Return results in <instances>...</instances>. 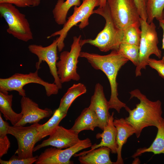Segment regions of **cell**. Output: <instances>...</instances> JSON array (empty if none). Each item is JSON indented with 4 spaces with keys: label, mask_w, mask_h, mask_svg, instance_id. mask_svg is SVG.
Returning a JSON list of instances; mask_svg holds the SVG:
<instances>
[{
    "label": "cell",
    "mask_w": 164,
    "mask_h": 164,
    "mask_svg": "<svg viewBox=\"0 0 164 164\" xmlns=\"http://www.w3.org/2000/svg\"><path fill=\"white\" fill-rule=\"evenodd\" d=\"M49 136L47 139L34 147V152L49 146L60 149H66L74 145L80 140L78 134L70 129H67L61 126H59Z\"/></svg>",
    "instance_id": "4fadbf2b"
},
{
    "label": "cell",
    "mask_w": 164,
    "mask_h": 164,
    "mask_svg": "<svg viewBox=\"0 0 164 164\" xmlns=\"http://www.w3.org/2000/svg\"><path fill=\"white\" fill-rule=\"evenodd\" d=\"M107 0H100V4L99 7L102 8L105 7L107 4Z\"/></svg>",
    "instance_id": "836d02e7"
},
{
    "label": "cell",
    "mask_w": 164,
    "mask_h": 164,
    "mask_svg": "<svg viewBox=\"0 0 164 164\" xmlns=\"http://www.w3.org/2000/svg\"><path fill=\"white\" fill-rule=\"evenodd\" d=\"M40 124H33L29 126H9L8 134L14 136L17 140L18 148L15 152L20 158L33 157V153L37 142V128Z\"/></svg>",
    "instance_id": "30bf717a"
},
{
    "label": "cell",
    "mask_w": 164,
    "mask_h": 164,
    "mask_svg": "<svg viewBox=\"0 0 164 164\" xmlns=\"http://www.w3.org/2000/svg\"><path fill=\"white\" fill-rule=\"evenodd\" d=\"M93 14L99 15L104 17L106 22L104 27L94 39H80V43L81 46L88 43L96 47L103 52L118 50L122 43L123 31L119 29L115 26L107 3L105 7H99L94 10Z\"/></svg>",
    "instance_id": "3957f363"
},
{
    "label": "cell",
    "mask_w": 164,
    "mask_h": 164,
    "mask_svg": "<svg viewBox=\"0 0 164 164\" xmlns=\"http://www.w3.org/2000/svg\"><path fill=\"white\" fill-rule=\"evenodd\" d=\"M162 19L164 20V10H163L162 12Z\"/></svg>",
    "instance_id": "e575fe53"
},
{
    "label": "cell",
    "mask_w": 164,
    "mask_h": 164,
    "mask_svg": "<svg viewBox=\"0 0 164 164\" xmlns=\"http://www.w3.org/2000/svg\"><path fill=\"white\" fill-rule=\"evenodd\" d=\"M159 21V26L162 28L163 31L162 49L164 50V20L161 19ZM161 60L164 63V53Z\"/></svg>",
    "instance_id": "d6a6232c"
},
{
    "label": "cell",
    "mask_w": 164,
    "mask_h": 164,
    "mask_svg": "<svg viewBox=\"0 0 164 164\" xmlns=\"http://www.w3.org/2000/svg\"><path fill=\"white\" fill-rule=\"evenodd\" d=\"M37 2L38 4H39L40 2V0H37Z\"/></svg>",
    "instance_id": "d590c367"
},
{
    "label": "cell",
    "mask_w": 164,
    "mask_h": 164,
    "mask_svg": "<svg viewBox=\"0 0 164 164\" xmlns=\"http://www.w3.org/2000/svg\"><path fill=\"white\" fill-rule=\"evenodd\" d=\"M114 114L113 112L110 115L107 125L104 128L103 132L96 135L97 139L101 138V142L99 144L95 143L92 145L90 150H93L101 146H106L111 149L112 153H117L118 148L116 143L117 129L113 122Z\"/></svg>",
    "instance_id": "2e32d148"
},
{
    "label": "cell",
    "mask_w": 164,
    "mask_h": 164,
    "mask_svg": "<svg viewBox=\"0 0 164 164\" xmlns=\"http://www.w3.org/2000/svg\"><path fill=\"white\" fill-rule=\"evenodd\" d=\"M38 70L28 74L15 73L7 78L0 79V88L8 91H16L22 96H26L23 89L25 85L31 83L39 84L43 86L45 90L47 96L57 94L60 89L54 83H49L44 81L38 75Z\"/></svg>",
    "instance_id": "52a82bcc"
},
{
    "label": "cell",
    "mask_w": 164,
    "mask_h": 164,
    "mask_svg": "<svg viewBox=\"0 0 164 164\" xmlns=\"http://www.w3.org/2000/svg\"><path fill=\"white\" fill-rule=\"evenodd\" d=\"M140 22L141 35L139 46V63L135 70L136 77L141 76L142 69H146L151 55L154 54L159 58L162 56V51L157 46L159 40L155 24L153 22L149 23L141 18Z\"/></svg>",
    "instance_id": "277c9868"
},
{
    "label": "cell",
    "mask_w": 164,
    "mask_h": 164,
    "mask_svg": "<svg viewBox=\"0 0 164 164\" xmlns=\"http://www.w3.org/2000/svg\"><path fill=\"white\" fill-rule=\"evenodd\" d=\"M115 26L123 30L132 24H140V17L134 0H107Z\"/></svg>",
    "instance_id": "9c48e42d"
},
{
    "label": "cell",
    "mask_w": 164,
    "mask_h": 164,
    "mask_svg": "<svg viewBox=\"0 0 164 164\" xmlns=\"http://www.w3.org/2000/svg\"><path fill=\"white\" fill-rule=\"evenodd\" d=\"M81 37V35L74 36L70 51H63L60 54V60L57 62L56 67L62 84L71 80L78 81L80 79L77 69L78 58L82 47L80 43Z\"/></svg>",
    "instance_id": "ba28073f"
},
{
    "label": "cell",
    "mask_w": 164,
    "mask_h": 164,
    "mask_svg": "<svg viewBox=\"0 0 164 164\" xmlns=\"http://www.w3.org/2000/svg\"><path fill=\"white\" fill-rule=\"evenodd\" d=\"M38 156L36 155L32 157L22 159L20 158L15 154L13 155L8 160L0 159L1 164H32L36 161Z\"/></svg>",
    "instance_id": "f1b7e54d"
},
{
    "label": "cell",
    "mask_w": 164,
    "mask_h": 164,
    "mask_svg": "<svg viewBox=\"0 0 164 164\" xmlns=\"http://www.w3.org/2000/svg\"><path fill=\"white\" fill-rule=\"evenodd\" d=\"M164 10V0H147L146 11L147 21L149 23L155 19L158 21L162 19Z\"/></svg>",
    "instance_id": "d4e9b609"
},
{
    "label": "cell",
    "mask_w": 164,
    "mask_h": 164,
    "mask_svg": "<svg viewBox=\"0 0 164 164\" xmlns=\"http://www.w3.org/2000/svg\"><path fill=\"white\" fill-rule=\"evenodd\" d=\"M0 14L8 25L7 32L14 37L24 42L32 40V33L25 14L12 4L0 3Z\"/></svg>",
    "instance_id": "8992f818"
},
{
    "label": "cell",
    "mask_w": 164,
    "mask_h": 164,
    "mask_svg": "<svg viewBox=\"0 0 164 164\" xmlns=\"http://www.w3.org/2000/svg\"><path fill=\"white\" fill-rule=\"evenodd\" d=\"M118 50L136 67L139 63V46L121 43Z\"/></svg>",
    "instance_id": "4316f807"
},
{
    "label": "cell",
    "mask_w": 164,
    "mask_h": 164,
    "mask_svg": "<svg viewBox=\"0 0 164 164\" xmlns=\"http://www.w3.org/2000/svg\"><path fill=\"white\" fill-rule=\"evenodd\" d=\"M111 149L106 146H101L94 149L83 151L76 153L74 157L79 156L81 164H114L110 159Z\"/></svg>",
    "instance_id": "e0dca14e"
},
{
    "label": "cell",
    "mask_w": 164,
    "mask_h": 164,
    "mask_svg": "<svg viewBox=\"0 0 164 164\" xmlns=\"http://www.w3.org/2000/svg\"><path fill=\"white\" fill-rule=\"evenodd\" d=\"M85 86L81 83L74 84L69 88L61 98L58 108L62 112L67 113L68 110L74 101L77 97L85 93Z\"/></svg>",
    "instance_id": "603a6c76"
},
{
    "label": "cell",
    "mask_w": 164,
    "mask_h": 164,
    "mask_svg": "<svg viewBox=\"0 0 164 164\" xmlns=\"http://www.w3.org/2000/svg\"><path fill=\"white\" fill-rule=\"evenodd\" d=\"M82 1V3L80 6H74L73 14L68 18L63 28L47 37V39H49L59 36L57 45L59 52L61 51L64 48V40L70 29L74 26H77L79 22H80L78 26L80 29H83L88 26L89 18L93 14L94 9L100 6V0Z\"/></svg>",
    "instance_id": "5b68a950"
},
{
    "label": "cell",
    "mask_w": 164,
    "mask_h": 164,
    "mask_svg": "<svg viewBox=\"0 0 164 164\" xmlns=\"http://www.w3.org/2000/svg\"><path fill=\"white\" fill-rule=\"evenodd\" d=\"M113 122L117 129L116 143L118 147L117 160L114 164H123L124 162L121 156L122 146L126 142L128 138L135 134V130L126 121L125 118L114 119Z\"/></svg>",
    "instance_id": "ac0fdd59"
},
{
    "label": "cell",
    "mask_w": 164,
    "mask_h": 164,
    "mask_svg": "<svg viewBox=\"0 0 164 164\" xmlns=\"http://www.w3.org/2000/svg\"><path fill=\"white\" fill-rule=\"evenodd\" d=\"M99 125V120L96 114L88 107L82 110L70 129L78 134L84 130L94 131L95 128L98 127Z\"/></svg>",
    "instance_id": "d6986e66"
},
{
    "label": "cell",
    "mask_w": 164,
    "mask_h": 164,
    "mask_svg": "<svg viewBox=\"0 0 164 164\" xmlns=\"http://www.w3.org/2000/svg\"><path fill=\"white\" fill-rule=\"evenodd\" d=\"M20 105L21 112L23 116L20 121L14 126H24L28 123H38L43 118L51 116L53 113L51 109L40 108L37 104L26 96L22 97Z\"/></svg>",
    "instance_id": "5bb4252c"
},
{
    "label": "cell",
    "mask_w": 164,
    "mask_h": 164,
    "mask_svg": "<svg viewBox=\"0 0 164 164\" xmlns=\"http://www.w3.org/2000/svg\"><path fill=\"white\" fill-rule=\"evenodd\" d=\"M158 131L156 137L148 148L138 149L132 155L135 158L146 152H152L154 154H164V119L163 118L157 127Z\"/></svg>",
    "instance_id": "7402d4cb"
},
{
    "label": "cell",
    "mask_w": 164,
    "mask_h": 164,
    "mask_svg": "<svg viewBox=\"0 0 164 164\" xmlns=\"http://www.w3.org/2000/svg\"><path fill=\"white\" fill-rule=\"evenodd\" d=\"M8 92L0 88V111L6 120L9 121L14 126L20 121L23 115L21 112L16 113L12 109L13 95L9 94Z\"/></svg>",
    "instance_id": "ffe728a7"
},
{
    "label": "cell",
    "mask_w": 164,
    "mask_h": 164,
    "mask_svg": "<svg viewBox=\"0 0 164 164\" xmlns=\"http://www.w3.org/2000/svg\"><path fill=\"white\" fill-rule=\"evenodd\" d=\"M67 114L62 111L58 108L47 122L43 124H40L37 128V142L52 133L58 127L60 121L65 117Z\"/></svg>",
    "instance_id": "44dd1931"
},
{
    "label": "cell",
    "mask_w": 164,
    "mask_h": 164,
    "mask_svg": "<svg viewBox=\"0 0 164 164\" xmlns=\"http://www.w3.org/2000/svg\"><path fill=\"white\" fill-rule=\"evenodd\" d=\"M79 57L86 59L94 69L100 70L105 74L109 80L111 90L110 97L108 101L109 108L115 109L119 113L121 109L126 105L118 98L117 77L120 69L129 60L118 50H112L109 54L104 55L80 52Z\"/></svg>",
    "instance_id": "6da1fadb"
},
{
    "label": "cell",
    "mask_w": 164,
    "mask_h": 164,
    "mask_svg": "<svg viewBox=\"0 0 164 164\" xmlns=\"http://www.w3.org/2000/svg\"><path fill=\"white\" fill-rule=\"evenodd\" d=\"M141 18L147 21L146 6L147 0H134Z\"/></svg>",
    "instance_id": "1f68e13d"
},
{
    "label": "cell",
    "mask_w": 164,
    "mask_h": 164,
    "mask_svg": "<svg viewBox=\"0 0 164 164\" xmlns=\"http://www.w3.org/2000/svg\"><path fill=\"white\" fill-rule=\"evenodd\" d=\"M148 65L155 70L159 76L164 79V63L161 60L150 58L148 61Z\"/></svg>",
    "instance_id": "4dcf8cb0"
},
{
    "label": "cell",
    "mask_w": 164,
    "mask_h": 164,
    "mask_svg": "<svg viewBox=\"0 0 164 164\" xmlns=\"http://www.w3.org/2000/svg\"><path fill=\"white\" fill-rule=\"evenodd\" d=\"M80 5V0H58L52 11L56 22L59 25H63L67 21V16L70 9L73 6Z\"/></svg>",
    "instance_id": "cb8c5ba5"
},
{
    "label": "cell",
    "mask_w": 164,
    "mask_h": 164,
    "mask_svg": "<svg viewBox=\"0 0 164 164\" xmlns=\"http://www.w3.org/2000/svg\"><path fill=\"white\" fill-rule=\"evenodd\" d=\"M9 3L19 7L38 6L37 0H0V3Z\"/></svg>",
    "instance_id": "f546056e"
},
{
    "label": "cell",
    "mask_w": 164,
    "mask_h": 164,
    "mask_svg": "<svg viewBox=\"0 0 164 164\" xmlns=\"http://www.w3.org/2000/svg\"><path fill=\"white\" fill-rule=\"evenodd\" d=\"M9 125L4 121L0 113V157L7 153L10 146V142L7 136L8 128Z\"/></svg>",
    "instance_id": "83f0119b"
},
{
    "label": "cell",
    "mask_w": 164,
    "mask_h": 164,
    "mask_svg": "<svg viewBox=\"0 0 164 164\" xmlns=\"http://www.w3.org/2000/svg\"><path fill=\"white\" fill-rule=\"evenodd\" d=\"M92 142L87 138L80 141L74 145L64 149L54 147L46 149L38 156L36 164H70L72 156L80 151L91 147Z\"/></svg>",
    "instance_id": "8fae6325"
},
{
    "label": "cell",
    "mask_w": 164,
    "mask_h": 164,
    "mask_svg": "<svg viewBox=\"0 0 164 164\" xmlns=\"http://www.w3.org/2000/svg\"><path fill=\"white\" fill-rule=\"evenodd\" d=\"M140 26V24H135L125 29L122 43L139 46L141 35Z\"/></svg>",
    "instance_id": "484cf974"
},
{
    "label": "cell",
    "mask_w": 164,
    "mask_h": 164,
    "mask_svg": "<svg viewBox=\"0 0 164 164\" xmlns=\"http://www.w3.org/2000/svg\"><path fill=\"white\" fill-rule=\"evenodd\" d=\"M94 111L98 119V127L103 130L108 124L110 116L108 101L104 95L102 86L99 83L95 85L93 95L91 96L88 107Z\"/></svg>",
    "instance_id": "9a60e30c"
},
{
    "label": "cell",
    "mask_w": 164,
    "mask_h": 164,
    "mask_svg": "<svg viewBox=\"0 0 164 164\" xmlns=\"http://www.w3.org/2000/svg\"><path fill=\"white\" fill-rule=\"evenodd\" d=\"M129 93L130 99L135 97L140 102L132 109L127 106L125 107L129 115L125 119L135 129L136 136L138 138L145 128L152 126L157 128L158 125L163 118L162 103L159 100L154 101L149 100L138 89L132 90Z\"/></svg>",
    "instance_id": "7a4b0ae2"
},
{
    "label": "cell",
    "mask_w": 164,
    "mask_h": 164,
    "mask_svg": "<svg viewBox=\"0 0 164 164\" xmlns=\"http://www.w3.org/2000/svg\"><path fill=\"white\" fill-rule=\"evenodd\" d=\"M58 39L57 37L50 45L46 46L33 44L29 45L28 48L30 52L36 55L38 58V61L36 64V70H39L40 68L42 61L46 62L49 66L50 73L54 78L53 83L60 89H61L62 83L59 77L56 67L59 59L57 55Z\"/></svg>",
    "instance_id": "7c38bea8"
}]
</instances>
